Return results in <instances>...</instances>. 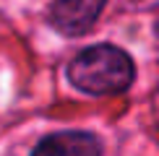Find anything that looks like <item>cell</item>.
<instances>
[{
    "mask_svg": "<svg viewBox=\"0 0 159 156\" xmlns=\"http://www.w3.org/2000/svg\"><path fill=\"white\" fill-rule=\"evenodd\" d=\"M136 78V65L130 55L115 44H94L81 50L68 63V81L84 94L110 96L130 89Z\"/></svg>",
    "mask_w": 159,
    "mask_h": 156,
    "instance_id": "cell-1",
    "label": "cell"
},
{
    "mask_svg": "<svg viewBox=\"0 0 159 156\" xmlns=\"http://www.w3.org/2000/svg\"><path fill=\"white\" fill-rule=\"evenodd\" d=\"M107 0H52L50 24L65 37H81L102 16Z\"/></svg>",
    "mask_w": 159,
    "mask_h": 156,
    "instance_id": "cell-2",
    "label": "cell"
},
{
    "mask_svg": "<svg viewBox=\"0 0 159 156\" xmlns=\"http://www.w3.org/2000/svg\"><path fill=\"white\" fill-rule=\"evenodd\" d=\"M34 154H60V156H97L102 154V143L91 133H55L42 138L34 146Z\"/></svg>",
    "mask_w": 159,
    "mask_h": 156,
    "instance_id": "cell-3",
    "label": "cell"
}]
</instances>
